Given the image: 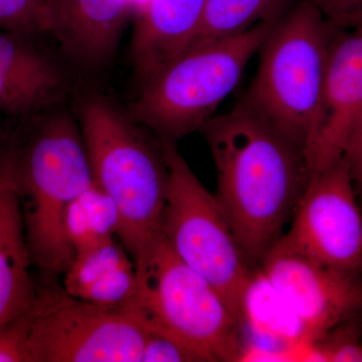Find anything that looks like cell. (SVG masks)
<instances>
[{
    "label": "cell",
    "instance_id": "cell-5",
    "mask_svg": "<svg viewBox=\"0 0 362 362\" xmlns=\"http://www.w3.org/2000/svg\"><path fill=\"white\" fill-rule=\"evenodd\" d=\"M137 294L130 308L147 329L163 333L199 362L239 361L242 325L225 300L159 233L134 261Z\"/></svg>",
    "mask_w": 362,
    "mask_h": 362
},
{
    "label": "cell",
    "instance_id": "cell-9",
    "mask_svg": "<svg viewBox=\"0 0 362 362\" xmlns=\"http://www.w3.org/2000/svg\"><path fill=\"white\" fill-rule=\"evenodd\" d=\"M281 245L319 263L362 275V211L344 156L311 170Z\"/></svg>",
    "mask_w": 362,
    "mask_h": 362
},
{
    "label": "cell",
    "instance_id": "cell-1",
    "mask_svg": "<svg viewBox=\"0 0 362 362\" xmlns=\"http://www.w3.org/2000/svg\"><path fill=\"white\" fill-rule=\"evenodd\" d=\"M199 131L216 168L214 197L247 261L259 267L306 187L312 170L306 154L243 102Z\"/></svg>",
    "mask_w": 362,
    "mask_h": 362
},
{
    "label": "cell",
    "instance_id": "cell-10",
    "mask_svg": "<svg viewBox=\"0 0 362 362\" xmlns=\"http://www.w3.org/2000/svg\"><path fill=\"white\" fill-rule=\"evenodd\" d=\"M259 272L301 324L311 342L362 310V275L324 265L276 243Z\"/></svg>",
    "mask_w": 362,
    "mask_h": 362
},
{
    "label": "cell",
    "instance_id": "cell-22",
    "mask_svg": "<svg viewBox=\"0 0 362 362\" xmlns=\"http://www.w3.org/2000/svg\"><path fill=\"white\" fill-rule=\"evenodd\" d=\"M335 32L362 28V0H308Z\"/></svg>",
    "mask_w": 362,
    "mask_h": 362
},
{
    "label": "cell",
    "instance_id": "cell-23",
    "mask_svg": "<svg viewBox=\"0 0 362 362\" xmlns=\"http://www.w3.org/2000/svg\"><path fill=\"white\" fill-rule=\"evenodd\" d=\"M142 362H199L197 357L173 338L149 330L143 349Z\"/></svg>",
    "mask_w": 362,
    "mask_h": 362
},
{
    "label": "cell",
    "instance_id": "cell-16",
    "mask_svg": "<svg viewBox=\"0 0 362 362\" xmlns=\"http://www.w3.org/2000/svg\"><path fill=\"white\" fill-rule=\"evenodd\" d=\"M287 2L288 0H206L201 30L192 47L239 35L264 21L280 20L285 14Z\"/></svg>",
    "mask_w": 362,
    "mask_h": 362
},
{
    "label": "cell",
    "instance_id": "cell-3",
    "mask_svg": "<svg viewBox=\"0 0 362 362\" xmlns=\"http://www.w3.org/2000/svg\"><path fill=\"white\" fill-rule=\"evenodd\" d=\"M77 119L94 182L115 204L117 237L134 262L160 233L168 185L161 142L98 95L82 100Z\"/></svg>",
    "mask_w": 362,
    "mask_h": 362
},
{
    "label": "cell",
    "instance_id": "cell-25",
    "mask_svg": "<svg viewBox=\"0 0 362 362\" xmlns=\"http://www.w3.org/2000/svg\"><path fill=\"white\" fill-rule=\"evenodd\" d=\"M352 173L354 177V188H356L357 199L362 206V166Z\"/></svg>",
    "mask_w": 362,
    "mask_h": 362
},
{
    "label": "cell",
    "instance_id": "cell-4",
    "mask_svg": "<svg viewBox=\"0 0 362 362\" xmlns=\"http://www.w3.org/2000/svg\"><path fill=\"white\" fill-rule=\"evenodd\" d=\"M308 0L285 13L262 45L243 103L306 152L315 133L337 35Z\"/></svg>",
    "mask_w": 362,
    "mask_h": 362
},
{
    "label": "cell",
    "instance_id": "cell-11",
    "mask_svg": "<svg viewBox=\"0 0 362 362\" xmlns=\"http://www.w3.org/2000/svg\"><path fill=\"white\" fill-rule=\"evenodd\" d=\"M331 45L320 114L306 154L312 170L343 156L362 112V28L340 33Z\"/></svg>",
    "mask_w": 362,
    "mask_h": 362
},
{
    "label": "cell",
    "instance_id": "cell-15",
    "mask_svg": "<svg viewBox=\"0 0 362 362\" xmlns=\"http://www.w3.org/2000/svg\"><path fill=\"white\" fill-rule=\"evenodd\" d=\"M206 0H149L143 7L130 45V58L141 85L156 77L194 44Z\"/></svg>",
    "mask_w": 362,
    "mask_h": 362
},
{
    "label": "cell",
    "instance_id": "cell-7",
    "mask_svg": "<svg viewBox=\"0 0 362 362\" xmlns=\"http://www.w3.org/2000/svg\"><path fill=\"white\" fill-rule=\"evenodd\" d=\"M161 144L168 170L162 235L178 258L218 292L243 327V302L255 272L214 194L176 143Z\"/></svg>",
    "mask_w": 362,
    "mask_h": 362
},
{
    "label": "cell",
    "instance_id": "cell-13",
    "mask_svg": "<svg viewBox=\"0 0 362 362\" xmlns=\"http://www.w3.org/2000/svg\"><path fill=\"white\" fill-rule=\"evenodd\" d=\"M131 0H44L45 35L85 70L110 63L129 18Z\"/></svg>",
    "mask_w": 362,
    "mask_h": 362
},
{
    "label": "cell",
    "instance_id": "cell-6",
    "mask_svg": "<svg viewBox=\"0 0 362 362\" xmlns=\"http://www.w3.org/2000/svg\"><path fill=\"white\" fill-rule=\"evenodd\" d=\"M278 21L190 47L142 85L131 117L161 142L177 143L201 130L239 84Z\"/></svg>",
    "mask_w": 362,
    "mask_h": 362
},
{
    "label": "cell",
    "instance_id": "cell-12",
    "mask_svg": "<svg viewBox=\"0 0 362 362\" xmlns=\"http://www.w3.org/2000/svg\"><path fill=\"white\" fill-rule=\"evenodd\" d=\"M39 39L0 30V113L21 122L58 106L68 86Z\"/></svg>",
    "mask_w": 362,
    "mask_h": 362
},
{
    "label": "cell",
    "instance_id": "cell-18",
    "mask_svg": "<svg viewBox=\"0 0 362 362\" xmlns=\"http://www.w3.org/2000/svg\"><path fill=\"white\" fill-rule=\"evenodd\" d=\"M131 259L122 243L115 239L76 252L68 270L64 274V289L71 296L80 295L93 283Z\"/></svg>",
    "mask_w": 362,
    "mask_h": 362
},
{
    "label": "cell",
    "instance_id": "cell-19",
    "mask_svg": "<svg viewBox=\"0 0 362 362\" xmlns=\"http://www.w3.org/2000/svg\"><path fill=\"white\" fill-rule=\"evenodd\" d=\"M137 294V273L132 259L93 283L80 299L111 307H129Z\"/></svg>",
    "mask_w": 362,
    "mask_h": 362
},
{
    "label": "cell",
    "instance_id": "cell-17",
    "mask_svg": "<svg viewBox=\"0 0 362 362\" xmlns=\"http://www.w3.org/2000/svg\"><path fill=\"white\" fill-rule=\"evenodd\" d=\"M118 230L115 204L95 182L66 211V232L75 254L115 239Z\"/></svg>",
    "mask_w": 362,
    "mask_h": 362
},
{
    "label": "cell",
    "instance_id": "cell-2",
    "mask_svg": "<svg viewBox=\"0 0 362 362\" xmlns=\"http://www.w3.org/2000/svg\"><path fill=\"white\" fill-rule=\"evenodd\" d=\"M13 139L26 242L33 265L44 280L68 270L75 251L66 232L69 206L94 185L78 119L65 111L28 120Z\"/></svg>",
    "mask_w": 362,
    "mask_h": 362
},
{
    "label": "cell",
    "instance_id": "cell-21",
    "mask_svg": "<svg viewBox=\"0 0 362 362\" xmlns=\"http://www.w3.org/2000/svg\"><path fill=\"white\" fill-rule=\"evenodd\" d=\"M318 361L362 362V331L346 322L314 343Z\"/></svg>",
    "mask_w": 362,
    "mask_h": 362
},
{
    "label": "cell",
    "instance_id": "cell-8",
    "mask_svg": "<svg viewBox=\"0 0 362 362\" xmlns=\"http://www.w3.org/2000/svg\"><path fill=\"white\" fill-rule=\"evenodd\" d=\"M44 282L23 313L30 362H142L148 329L130 307L92 303Z\"/></svg>",
    "mask_w": 362,
    "mask_h": 362
},
{
    "label": "cell",
    "instance_id": "cell-20",
    "mask_svg": "<svg viewBox=\"0 0 362 362\" xmlns=\"http://www.w3.org/2000/svg\"><path fill=\"white\" fill-rule=\"evenodd\" d=\"M0 30L45 35L44 0H0Z\"/></svg>",
    "mask_w": 362,
    "mask_h": 362
},
{
    "label": "cell",
    "instance_id": "cell-14",
    "mask_svg": "<svg viewBox=\"0 0 362 362\" xmlns=\"http://www.w3.org/2000/svg\"><path fill=\"white\" fill-rule=\"evenodd\" d=\"M33 261L26 242L25 223L13 139L0 134V329L28 310L37 285L32 276Z\"/></svg>",
    "mask_w": 362,
    "mask_h": 362
},
{
    "label": "cell",
    "instance_id": "cell-24",
    "mask_svg": "<svg viewBox=\"0 0 362 362\" xmlns=\"http://www.w3.org/2000/svg\"><path fill=\"white\" fill-rule=\"evenodd\" d=\"M343 156L349 161L351 173L362 166V112L350 133Z\"/></svg>",
    "mask_w": 362,
    "mask_h": 362
}]
</instances>
